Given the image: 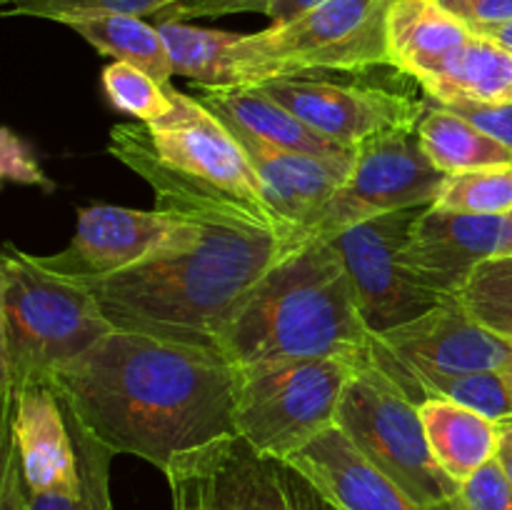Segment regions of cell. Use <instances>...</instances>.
<instances>
[{"instance_id":"obj_9","label":"cell","mask_w":512,"mask_h":510,"mask_svg":"<svg viewBox=\"0 0 512 510\" xmlns=\"http://www.w3.org/2000/svg\"><path fill=\"white\" fill-rule=\"evenodd\" d=\"M203 225L193 215L175 210H135L95 203L78 210V225L60 253L38 255L50 273L90 285L110 275L200 240Z\"/></svg>"},{"instance_id":"obj_37","label":"cell","mask_w":512,"mask_h":510,"mask_svg":"<svg viewBox=\"0 0 512 510\" xmlns=\"http://www.w3.org/2000/svg\"><path fill=\"white\" fill-rule=\"evenodd\" d=\"M443 108L468 118L470 123H475L478 128H483L485 133L493 135L498 143H503L512 153V103H448L443 105Z\"/></svg>"},{"instance_id":"obj_23","label":"cell","mask_w":512,"mask_h":510,"mask_svg":"<svg viewBox=\"0 0 512 510\" xmlns=\"http://www.w3.org/2000/svg\"><path fill=\"white\" fill-rule=\"evenodd\" d=\"M430 450L440 468L463 483L498 455V423L450 400H423L418 405Z\"/></svg>"},{"instance_id":"obj_15","label":"cell","mask_w":512,"mask_h":510,"mask_svg":"<svg viewBox=\"0 0 512 510\" xmlns=\"http://www.w3.org/2000/svg\"><path fill=\"white\" fill-rule=\"evenodd\" d=\"M375 338L413 363L448 373L505 370L512 365L510 340L480 325L455 298Z\"/></svg>"},{"instance_id":"obj_33","label":"cell","mask_w":512,"mask_h":510,"mask_svg":"<svg viewBox=\"0 0 512 510\" xmlns=\"http://www.w3.org/2000/svg\"><path fill=\"white\" fill-rule=\"evenodd\" d=\"M3 185H30L45 193L55 190L28 140L8 125H0V188Z\"/></svg>"},{"instance_id":"obj_18","label":"cell","mask_w":512,"mask_h":510,"mask_svg":"<svg viewBox=\"0 0 512 510\" xmlns=\"http://www.w3.org/2000/svg\"><path fill=\"white\" fill-rule=\"evenodd\" d=\"M235 138L248 153L275 213L310 238V228L348 178L353 165L328 163L313 155L273 148L243 133H235Z\"/></svg>"},{"instance_id":"obj_38","label":"cell","mask_w":512,"mask_h":510,"mask_svg":"<svg viewBox=\"0 0 512 510\" xmlns=\"http://www.w3.org/2000/svg\"><path fill=\"white\" fill-rule=\"evenodd\" d=\"M325 3H330V0H270L265 15H268L273 25H285Z\"/></svg>"},{"instance_id":"obj_3","label":"cell","mask_w":512,"mask_h":510,"mask_svg":"<svg viewBox=\"0 0 512 510\" xmlns=\"http://www.w3.org/2000/svg\"><path fill=\"white\" fill-rule=\"evenodd\" d=\"M373 333L360 315L343 258L308 238L275 263L228 320L218 350L233 365L290 358L368 363Z\"/></svg>"},{"instance_id":"obj_31","label":"cell","mask_w":512,"mask_h":510,"mask_svg":"<svg viewBox=\"0 0 512 510\" xmlns=\"http://www.w3.org/2000/svg\"><path fill=\"white\" fill-rule=\"evenodd\" d=\"M175 0H0V18H40L68 25L90 15H155Z\"/></svg>"},{"instance_id":"obj_4","label":"cell","mask_w":512,"mask_h":510,"mask_svg":"<svg viewBox=\"0 0 512 510\" xmlns=\"http://www.w3.org/2000/svg\"><path fill=\"white\" fill-rule=\"evenodd\" d=\"M8 290L10 385L48 383L63 365L113 333L88 285L50 273L38 255L0 245Z\"/></svg>"},{"instance_id":"obj_20","label":"cell","mask_w":512,"mask_h":510,"mask_svg":"<svg viewBox=\"0 0 512 510\" xmlns=\"http://www.w3.org/2000/svg\"><path fill=\"white\" fill-rule=\"evenodd\" d=\"M370 363L393 378L403 388V393L418 405L423 400H450L495 423L512 418V388L503 370H478V373L435 370L403 358L380 343L375 335L370 345Z\"/></svg>"},{"instance_id":"obj_17","label":"cell","mask_w":512,"mask_h":510,"mask_svg":"<svg viewBox=\"0 0 512 510\" xmlns=\"http://www.w3.org/2000/svg\"><path fill=\"white\" fill-rule=\"evenodd\" d=\"M288 463L308 475L340 510H455V500L443 508H425L410 498L360 455L338 425L290 455Z\"/></svg>"},{"instance_id":"obj_43","label":"cell","mask_w":512,"mask_h":510,"mask_svg":"<svg viewBox=\"0 0 512 510\" xmlns=\"http://www.w3.org/2000/svg\"><path fill=\"white\" fill-rule=\"evenodd\" d=\"M503 373H505V378H508V383H510V388H512V365H510V368H505Z\"/></svg>"},{"instance_id":"obj_21","label":"cell","mask_w":512,"mask_h":510,"mask_svg":"<svg viewBox=\"0 0 512 510\" xmlns=\"http://www.w3.org/2000/svg\"><path fill=\"white\" fill-rule=\"evenodd\" d=\"M430 103H512V53L473 33L453 55L413 78Z\"/></svg>"},{"instance_id":"obj_1","label":"cell","mask_w":512,"mask_h":510,"mask_svg":"<svg viewBox=\"0 0 512 510\" xmlns=\"http://www.w3.org/2000/svg\"><path fill=\"white\" fill-rule=\"evenodd\" d=\"M108 153L153 188L155 208L193 215L203 233L190 248L90 283L100 310L115 330L218 350L245 295L308 235L163 163L145 123L115 125Z\"/></svg>"},{"instance_id":"obj_2","label":"cell","mask_w":512,"mask_h":510,"mask_svg":"<svg viewBox=\"0 0 512 510\" xmlns=\"http://www.w3.org/2000/svg\"><path fill=\"white\" fill-rule=\"evenodd\" d=\"M235 380L220 350L113 330L48 383L110 453L165 473L180 455L235 435Z\"/></svg>"},{"instance_id":"obj_12","label":"cell","mask_w":512,"mask_h":510,"mask_svg":"<svg viewBox=\"0 0 512 510\" xmlns=\"http://www.w3.org/2000/svg\"><path fill=\"white\" fill-rule=\"evenodd\" d=\"M165 90L170 95V110L145 125L158 158L180 173L205 180L213 188L253 205L263 215L288 223L268 203L263 183L233 130L193 95L180 93L170 83Z\"/></svg>"},{"instance_id":"obj_22","label":"cell","mask_w":512,"mask_h":510,"mask_svg":"<svg viewBox=\"0 0 512 510\" xmlns=\"http://www.w3.org/2000/svg\"><path fill=\"white\" fill-rule=\"evenodd\" d=\"M473 30L443 10L438 0H393L388 45L393 68L418 78L453 55Z\"/></svg>"},{"instance_id":"obj_41","label":"cell","mask_w":512,"mask_h":510,"mask_svg":"<svg viewBox=\"0 0 512 510\" xmlns=\"http://www.w3.org/2000/svg\"><path fill=\"white\" fill-rule=\"evenodd\" d=\"M473 33L485 35V38L495 40V43H500V45H503V48H508L510 53H512V23L488 25V28H478V30H473Z\"/></svg>"},{"instance_id":"obj_39","label":"cell","mask_w":512,"mask_h":510,"mask_svg":"<svg viewBox=\"0 0 512 510\" xmlns=\"http://www.w3.org/2000/svg\"><path fill=\"white\" fill-rule=\"evenodd\" d=\"M5 290H8V278H5L3 260H0V393L10 390V358H8V308H5Z\"/></svg>"},{"instance_id":"obj_36","label":"cell","mask_w":512,"mask_h":510,"mask_svg":"<svg viewBox=\"0 0 512 510\" xmlns=\"http://www.w3.org/2000/svg\"><path fill=\"white\" fill-rule=\"evenodd\" d=\"M438 5L470 30L512 23V0H438Z\"/></svg>"},{"instance_id":"obj_40","label":"cell","mask_w":512,"mask_h":510,"mask_svg":"<svg viewBox=\"0 0 512 510\" xmlns=\"http://www.w3.org/2000/svg\"><path fill=\"white\" fill-rule=\"evenodd\" d=\"M500 430V443H498V463L503 468V473L508 475L510 485H512V418H505L498 423Z\"/></svg>"},{"instance_id":"obj_44","label":"cell","mask_w":512,"mask_h":510,"mask_svg":"<svg viewBox=\"0 0 512 510\" xmlns=\"http://www.w3.org/2000/svg\"><path fill=\"white\" fill-rule=\"evenodd\" d=\"M510 345H512V340H510Z\"/></svg>"},{"instance_id":"obj_13","label":"cell","mask_w":512,"mask_h":510,"mask_svg":"<svg viewBox=\"0 0 512 510\" xmlns=\"http://www.w3.org/2000/svg\"><path fill=\"white\" fill-rule=\"evenodd\" d=\"M258 88L298 115L305 125L350 150L393 130H418L428 105V100H413L385 88L303 75L265 80Z\"/></svg>"},{"instance_id":"obj_34","label":"cell","mask_w":512,"mask_h":510,"mask_svg":"<svg viewBox=\"0 0 512 510\" xmlns=\"http://www.w3.org/2000/svg\"><path fill=\"white\" fill-rule=\"evenodd\" d=\"M455 510H512V485L498 458L460 483Z\"/></svg>"},{"instance_id":"obj_16","label":"cell","mask_w":512,"mask_h":510,"mask_svg":"<svg viewBox=\"0 0 512 510\" xmlns=\"http://www.w3.org/2000/svg\"><path fill=\"white\" fill-rule=\"evenodd\" d=\"M13 433L28 493H83L73 433L50 383L13 388Z\"/></svg>"},{"instance_id":"obj_6","label":"cell","mask_w":512,"mask_h":510,"mask_svg":"<svg viewBox=\"0 0 512 510\" xmlns=\"http://www.w3.org/2000/svg\"><path fill=\"white\" fill-rule=\"evenodd\" d=\"M235 368V435L258 453L288 460L335 425L338 403L358 363L290 358Z\"/></svg>"},{"instance_id":"obj_35","label":"cell","mask_w":512,"mask_h":510,"mask_svg":"<svg viewBox=\"0 0 512 510\" xmlns=\"http://www.w3.org/2000/svg\"><path fill=\"white\" fill-rule=\"evenodd\" d=\"M270 0H175L168 8L155 13L158 23L163 20H178V23H188V20L198 18H220V15H235V13H263L268 10Z\"/></svg>"},{"instance_id":"obj_32","label":"cell","mask_w":512,"mask_h":510,"mask_svg":"<svg viewBox=\"0 0 512 510\" xmlns=\"http://www.w3.org/2000/svg\"><path fill=\"white\" fill-rule=\"evenodd\" d=\"M13 388L0 393V510H28V488L13 433Z\"/></svg>"},{"instance_id":"obj_42","label":"cell","mask_w":512,"mask_h":510,"mask_svg":"<svg viewBox=\"0 0 512 510\" xmlns=\"http://www.w3.org/2000/svg\"><path fill=\"white\" fill-rule=\"evenodd\" d=\"M505 218H508V228H510V250H508V255H512V210L508 215H505Z\"/></svg>"},{"instance_id":"obj_28","label":"cell","mask_w":512,"mask_h":510,"mask_svg":"<svg viewBox=\"0 0 512 510\" xmlns=\"http://www.w3.org/2000/svg\"><path fill=\"white\" fill-rule=\"evenodd\" d=\"M433 205L465 215H508L512 210V165L445 175Z\"/></svg>"},{"instance_id":"obj_26","label":"cell","mask_w":512,"mask_h":510,"mask_svg":"<svg viewBox=\"0 0 512 510\" xmlns=\"http://www.w3.org/2000/svg\"><path fill=\"white\" fill-rule=\"evenodd\" d=\"M158 30L165 40L175 75H183L203 90L238 88L233 48L240 33L198 28L178 20H163L158 23Z\"/></svg>"},{"instance_id":"obj_11","label":"cell","mask_w":512,"mask_h":510,"mask_svg":"<svg viewBox=\"0 0 512 510\" xmlns=\"http://www.w3.org/2000/svg\"><path fill=\"white\" fill-rule=\"evenodd\" d=\"M420 213L423 208L395 210L328 238L343 258L360 315L373 335L388 333L445 303L420 285L403 263L405 240Z\"/></svg>"},{"instance_id":"obj_25","label":"cell","mask_w":512,"mask_h":510,"mask_svg":"<svg viewBox=\"0 0 512 510\" xmlns=\"http://www.w3.org/2000/svg\"><path fill=\"white\" fill-rule=\"evenodd\" d=\"M68 28L75 30L98 53L110 55L118 63L135 65L160 85H168L175 75L158 25H148L140 15H90V18L70 20Z\"/></svg>"},{"instance_id":"obj_7","label":"cell","mask_w":512,"mask_h":510,"mask_svg":"<svg viewBox=\"0 0 512 510\" xmlns=\"http://www.w3.org/2000/svg\"><path fill=\"white\" fill-rule=\"evenodd\" d=\"M335 425L365 460L425 508H443L458 498L460 483L435 460L418 403L370 358L345 385Z\"/></svg>"},{"instance_id":"obj_19","label":"cell","mask_w":512,"mask_h":510,"mask_svg":"<svg viewBox=\"0 0 512 510\" xmlns=\"http://www.w3.org/2000/svg\"><path fill=\"white\" fill-rule=\"evenodd\" d=\"M198 100L210 113L218 115L233 133L250 135L273 148L313 155V158L328 160V163H355V150L345 148L305 125L298 115H293L285 105L263 93L258 85L205 90Z\"/></svg>"},{"instance_id":"obj_14","label":"cell","mask_w":512,"mask_h":510,"mask_svg":"<svg viewBox=\"0 0 512 510\" xmlns=\"http://www.w3.org/2000/svg\"><path fill=\"white\" fill-rule=\"evenodd\" d=\"M508 250L505 215H465L428 205L410 228L403 263L420 285L450 300L480 265L503 258Z\"/></svg>"},{"instance_id":"obj_24","label":"cell","mask_w":512,"mask_h":510,"mask_svg":"<svg viewBox=\"0 0 512 510\" xmlns=\"http://www.w3.org/2000/svg\"><path fill=\"white\" fill-rule=\"evenodd\" d=\"M418 140L430 163L443 175L512 165V153L493 135L430 100L418 123Z\"/></svg>"},{"instance_id":"obj_30","label":"cell","mask_w":512,"mask_h":510,"mask_svg":"<svg viewBox=\"0 0 512 510\" xmlns=\"http://www.w3.org/2000/svg\"><path fill=\"white\" fill-rule=\"evenodd\" d=\"M100 83H103V93L110 105L120 113L130 115L135 123L148 125L163 118L170 110V95L165 85H160L158 80H153L135 65L113 60L108 68H103Z\"/></svg>"},{"instance_id":"obj_29","label":"cell","mask_w":512,"mask_h":510,"mask_svg":"<svg viewBox=\"0 0 512 510\" xmlns=\"http://www.w3.org/2000/svg\"><path fill=\"white\" fill-rule=\"evenodd\" d=\"M455 300L480 325L512 340V255L480 265Z\"/></svg>"},{"instance_id":"obj_27","label":"cell","mask_w":512,"mask_h":510,"mask_svg":"<svg viewBox=\"0 0 512 510\" xmlns=\"http://www.w3.org/2000/svg\"><path fill=\"white\" fill-rule=\"evenodd\" d=\"M65 418H68L70 433H73L83 493H28V510H113V503H110L113 453L100 440H95L73 415L65 413Z\"/></svg>"},{"instance_id":"obj_10","label":"cell","mask_w":512,"mask_h":510,"mask_svg":"<svg viewBox=\"0 0 512 510\" xmlns=\"http://www.w3.org/2000/svg\"><path fill=\"white\" fill-rule=\"evenodd\" d=\"M445 175L423 153L418 130H393L355 150V163L323 213L310 238H335L353 225L395 210L433 205Z\"/></svg>"},{"instance_id":"obj_8","label":"cell","mask_w":512,"mask_h":510,"mask_svg":"<svg viewBox=\"0 0 512 510\" xmlns=\"http://www.w3.org/2000/svg\"><path fill=\"white\" fill-rule=\"evenodd\" d=\"M173 510H340L293 463L240 435L180 455L165 470Z\"/></svg>"},{"instance_id":"obj_5","label":"cell","mask_w":512,"mask_h":510,"mask_svg":"<svg viewBox=\"0 0 512 510\" xmlns=\"http://www.w3.org/2000/svg\"><path fill=\"white\" fill-rule=\"evenodd\" d=\"M393 0H330L298 20L240 35L233 65L240 85L308 75L315 70H358L393 65L388 13Z\"/></svg>"}]
</instances>
